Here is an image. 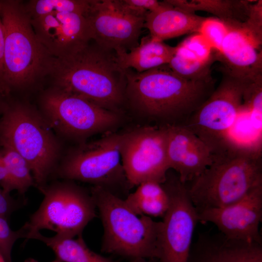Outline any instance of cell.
<instances>
[{"label": "cell", "mask_w": 262, "mask_h": 262, "mask_svg": "<svg viewBox=\"0 0 262 262\" xmlns=\"http://www.w3.org/2000/svg\"><path fill=\"white\" fill-rule=\"evenodd\" d=\"M125 98L144 115L182 125L204 103L215 89L212 75L186 79L168 64L142 72L126 70Z\"/></svg>", "instance_id": "cell-1"}, {"label": "cell", "mask_w": 262, "mask_h": 262, "mask_svg": "<svg viewBox=\"0 0 262 262\" xmlns=\"http://www.w3.org/2000/svg\"><path fill=\"white\" fill-rule=\"evenodd\" d=\"M0 1L4 30L3 81L11 91L46 75L51 56L38 40L25 6L17 0Z\"/></svg>", "instance_id": "cell-6"}, {"label": "cell", "mask_w": 262, "mask_h": 262, "mask_svg": "<svg viewBox=\"0 0 262 262\" xmlns=\"http://www.w3.org/2000/svg\"><path fill=\"white\" fill-rule=\"evenodd\" d=\"M25 199H15L0 188V216L9 219L11 214L25 205Z\"/></svg>", "instance_id": "cell-29"}, {"label": "cell", "mask_w": 262, "mask_h": 262, "mask_svg": "<svg viewBox=\"0 0 262 262\" xmlns=\"http://www.w3.org/2000/svg\"><path fill=\"white\" fill-rule=\"evenodd\" d=\"M120 150L130 189L146 181L164 182L170 170L166 125L139 127L121 133Z\"/></svg>", "instance_id": "cell-11"}, {"label": "cell", "mask_w": 262, "mask_h": 262, "mask_svg": "<svg viewBox=\"0 0 262 262\" xmlns=\"http://www.w3.org/2000/svg\"><path fill=\"white\" fill-rule=\"evenodd\" d=\"M229 31L217 59L224 67L242 78L262 76L261 41L242 27H228Z\"/></svg>", "instance_id": "cell-17"}, {"label": "cell", "mask_w": 262, "mask_h": 262, "mask_svg": "<svg viewBox=\"0 0 262 262\" xmlns=\"http://www.w3.org/2000/svg\"><path fill=\"white\" fill-rule=\"evenodd\" d=\"M30 19L38 40L51 57L64 56L92 40L82 15L53 12Z\"/></svg>", "instance_id": "cell-15"}, {"label": "cell", "mask_w": 262, "mask_h": 262, "mask_svg": "<svg viewBox=\"0 0 262 262\" xmlns=\"http://www.w3.org/2000/svg\"><path fill=\"white\" fill-rule=\"evenodd\" d=\"M11 91L4 82L0 80V117L3 110L9 100Z\"/></svg>", "instance_id": "cell-32"}, {"label": "cell", "mask_w": 262, "mask_h": 262, "mask_svg": "<svg viewBox=\"0 0 262 262\" xmlns=\"http://www.w3.org/2000/svg\"><path fill=\"white\" fill-rule=\"evenodd\" d=\"M165 5L157 11L149 12L145 16L144 28L155 40L178 37L189 33H197L205 17L194 13L175 7L166 0Z\"/></svg>", "instance_id": "cell-19"}, {"label": "cell", "mask_w": 262, "mask_h": 262, "mask_svg": "<svg viewBox=\"0 0 262 262\" xmlns=\"http://www.w3.org/2000/svg\"><path fill=\"white\" fill-rule=\"evenodd\" d=\"M90 193L103 227V252L130 261L159 259L162 221L137 214L124 199L101 187L93 186Z\"/></svg>", "instance_id": "cell-4"}, {"label": "cell", "mask_w": 262, "mask_h": 262, "mask_svg": "<svg viewBox=\"0 0 262 262\" xmlns=\"http://www.w3.org/2000/svg\"><path fill=\"white\" fill-rule=\"evenodd\" d=\"M162 185L169 204L162 221L159 260L161 262H187L199 222L198 213L185 184L177 174L169 170Z\"/></svg>", "instance_id": "cell-12"}, {"label": "cell", "mask_w": 262, "mask_h": 262, "mask_svg": "<svg viewBox=\"0 0 262 262\" xmlns=\"http://www.w3.org/2000/svg\"><path fill=\"white\" fill-rule=\"evenodd\" d=\"M91 41L64 56L51 57L47 74L54 87L119 113L126 101V70L115 51Z\"/></svg>", "instance_id": "cell-2"}, {"label": "cell", "mask_w": 262, "mask_h": 262, "mask_svg": "<svg viewBox=\"0 0 262 262\" xmlns=\"http://www.w3.org/2000/svg\"><path fill=\"white\" fill-rule=\"evenodd\" d=\"M121 133L108 131L98 139L78 143L62 156L53 176L89 183L115 195L119 187L130 189L121 162Z\"/></svg>", "instance_id": "cell-7"}, {"label": "cell", "mask_w": 262, "mask_h": 262, "mask_svg": "<svg viewBox=\"0 0 262 262\" xmlns=\"http://www.w3.org/2000/svg\"><path fill=\"white\" fill-rule=\"evenodd\" d=\"M213 155L212 164L187 188L197 213L233 203L262 182L261 152L239 148Z\"/></svg>", "instance_id": "cell-5"}, {"label": "cell", "mask_w": 262, "mask_h": 262, "mask_svg": "<svg viewBox=\"0 0 262 262\" xmlns=\"http://www.w3.org/2000/svg\"><path fill=\"white\" fill-rule=\"evenodd\" d=\"M9 146L27 162L39 190L48 184L63 156L61 139L40 111L9 99L0 117V147Z\"/></svg>", "instance_id": "cell-3"}, {"label": "cell", "mask_w": 262, "mask_h": 262, "mask_svg": "<svg viewBox=\"0 0 262 262\" xmlns=\"http://www.w3.org/2000/svg\"><path fill=\"white\" fill-rule=\"evenodd\" d=\"M0 186L3 191L10 194L13 190H16L15 185L10 174L5 165L0 149Z\"/></svg>", "instance_id": "cell-30"}, {"label": "cell", "mask_w": 262, "mask_h": 262, "mask_svg": "<svg viewBox=\"0 0 262 262\" xmlns=\"http://www.w3.org/2000/svg\"><path fill=\"white\" fill-rule=\"evenodd\" d=\"M84 16L92 40L99 46L118 54L138 45L145 16L129 8L123 0H91Z\"/></svg>", "instance_id": "cell-13"}, {"label": "cell", "mask_w": 262, "mask_h": 262, "mask_svg": "<svg viewBox=\"0 0 262 262\" xmlns=\"http://www.w3.org/2000/svg\"><path fill=\"white\" fill-rule=\"evenodd\" d=\"M44 195L38 210L24 225L30 236L43 229L56 235L73 238L96 216L94 200L89 192L72 180L55 181L39 189Z\"/></svg>", "instance_id": "cell-8"}, {"label": "cell", "mask_w": 262, "mask_h": 262, "mask_svg": "<svg viewBox=\"0 0 262 262\" xmlns=\"http://www.w3.org/2000/svg\"><path fill=\"white\" fill-rule=\"evenodd\" d=\"M28 232L23 225L17 230H13L10 227L9 218L0 216V254L6 262H12L11 253L16 241L20 238L27 239Z\"/></svg>", "instance_id": "cell-27"}, {"label": "cell", "mask_w": 262, "mask_h": 262, "mask_svg": "<svg viewBox=\"0 0 262 262\" xmlns=\"http://www.w3.org/2000/svg\"><path fill=\"white\" fill-rule=\"evenodd\" d=\"M30 239L44 243L54 251L56 258L62 262H114L111 258L91 250L85 244L82 235L75 239L56 235L48 237L37 232L31 235Z\"/></svg>", "instance_id": "cell-21"}, {"label": "cell", "mask_w": 262, "mask_h": 262, "mask_svg": "<svg viewBox=\"0 0 262 262\" xmlns=\"http://www.w3.org/2000/svg\"><path fill=\"white\" fill-rule=\"evenodd\" d=\"M262 244L229 239L219 231L199 234L187 262H250Z\"/></svg>", "instance_id": "cell-18"}, {"label": "cell", "mask_w": 262, "mask_h": 262, "mask_svg": "<svg viewBox=\"0 0 262 262\" xmlns=\"http://www.w3.org/2000/svg\"><path fill=\"white\" fill-rule=\"evenodd\" d=\"M91 0H35L30 1L26 10L31 18L53 12L78 13L84 16Z\"/></svg>", "instance_id": "cell-23"}, {"label": "cell", "mask_w": 262, "mask_h": 262, "mask_svg": "<svg viewBox=\"0 0 262 262\" xmlns=\"http://www.w3.org/2000/svg\"><path fill=\"white\" fill-rule=\"evenodd\" d=\"M250 262H262V245L257 248Z\"/></svg>", "instance_id": "cell-33"}, {"label": "cell", "mask_w": 262, "mask_h": 262, "mask_svg": "<svg viewBox=\"0 0 262 262\" xmlns=\"http://www.w3.org/2000/svg\"><path fill=\"white\" fill-rule=\"evenodd\" d=\"M229 31L227 25L220 19L208 17L202 21L197 33L207 41L218 55L221 52L222 43Z\"/></svg>", "instance_id": "cell-26"}, {"label": "cell", "mask_w": 262, "mask_h": 262, "mask_svg": "<svg viewBox=\"0 0 262 262\" xmlns=\"http://www.w3.org/2000/svg\"><path fill=\"white\" fill-rule=\"evenodd\" d=\"M0 262H6L3 257L0 254Z\"/></svg>", "instance_id": "cell-36"}, {"label": "cell", "mask_w": 262, "mask_h": 262, "mask_svg": "<svg viewBox=\"0 0 262 262\" xmlns=\"http://www.w3.org/2000/svg\"><path fill=\"white\" fill-rule=\"evenodd\" d=\"M24 262H38L36 260L32 258H29L27 259H26ZM51 262H62L58 259L56 258L54 260Z\"/></svg>", "instance_id": "cell-35"}, {"label": "cell", "mask_w": 262, "mask_h": 262, "mask_svg": "<svg viewBox=\"0 0 262 262\" xmlns=\"http://www.w3.org/2000/svg\"><path fill=\"white\" fill-rule=\"evenodd\" d=\"M222 68V78L218 87L182 124L200 138L213 154L228 149L229 131L242 109L244 92L252 80Z\"/></svg>", "instance_id": "cell-9"}, {"label": "cell", "mask_w": 262, "mask_h": 262, "mask_svg": "<svg viewBox=\"0 0 262 262\" xmlns=\"http://www.w3.org/2000/svg\"><path fill=\"white\" fill-rule=\"evenodd\" d=\"M3 161L15 185L16 190L24 195L28 190L35 186L30 166L26 160L13 148L0 147Z\"/></svg>", "instance_id": "cell-22"}, {"label": "cell", "mask_w": 262, "mask_h": 262, "mask_svg": "<svg viewBox=\"0 0 262 262\" xmlns=\"http://www.w3.org/2000/svg\"><path fill=\"white\" fill-rule=\"evenodd\" d=\"M4 48V30L1 16V1L0 0V80L3 81V62Z\"/></svg>", "instance_id": "cell-31"}, {"label": "cell", "mask_w": 262, "mask_h": 262, "mask_svg": "<svg viewBox=\"0 0 262 262\" xmlns=\"http://www.w3.org/2000/svg\"><path fill=\"white\" fill-rule=\"evenodd\" d=\"M176 49V47L153 40L149 35L142 38L138 45L129 51L116 54L122 69L133 68L140 73L168 64Z\"/></svg>", "instance_id": "cell-20"}, {"label": "cell", "mask_w": 262, "mask_h": 262, "mask_svg": "<svg viewBox=\"0 0 262 262\" xmlns=\"http://www.w3.org/2000/svg\"><path fill=\"white\" fill-rule=\"evenodd\" d=\"M197 213L199 221L213 224L229 239L262 244L259 229L262 219V182L233 203Z\"/></svg>", "instance_id": "cell-14"}, {"label": "cell", "mask_w": 262, "mask_h": 262, "mask_svg": "<svg viewBox=\"0 0 262 262\" xmlns=\"http://www.w3.org/2000/svg\"><path fill=\"white\" fill-rule=\"evenodd\" d=\"M213 63H204L176 53L168 66L179 76L186 79H198L211 75L210 68Z\"/></svg>", "instance_id": "cell-24"}, {"label": "cell", "mask_w": 262, "mask_h": 262, "mask_svg": "<svg viewBox=\"0 0 262 262\" xmlns=\"http://www.w3.org/2000/svg\"><path fill=\"white\" fill-rule=\"evenodd\" d=\"M178 45L182 54L200 62L213 63L217 59L216 54H213V50L209 43L198 33L186 38Z\"/></svg>", "instance_id": "cell-25"}, {"label": "cell", "mask_w": 262, "mask_h": 262, "mask_svg": "<svg viewBox=\"0 0 262 262\" xmlns=\"http://www.w3.org/2000/svg\"><path fill=\"white\" fill-rule=\"evenodd\" d=\"M41 103L40 111L55 134L77 144L107 131L120 121L119 113L54 87L43 94Z\"/></svg>", "instance_id": "cell-10"}, {"label": "cell", "mask_w": 262, "mask_h": 262, "mask_svg": "<svg viewBox=\"0 0 262 262\" xmlns=\"http://www.w3.org/2000/svg\"><path fill=\"white\" fill-rule=\"evenodd\" d=\"M169 168L185 184L210 166L213 155L208 147L183 125H166Z\"/></svg>", "instance_id": "cell-16"}, {"label": "cell", "mask_w": 262, "mask_h": 262, "mask_svg": "<svg viewBox=\"0 0 262 262\" xmlns=\"http://www.w3.org/2000/svg\"><path fill=\"white\" fill-rule=\"evenodd\" d=\"M130 262H161V261L157 258H140L131 260Z\"/></svg>", "instance_id": "cell-34"}, {"label": "cell", "mask_w": 262, "mask_h": 262, "mask_svg": "<svg viewBox=\"0 0 262 262\" xmlns=\"http://www.w3.org/2000/svg\"><path fill=\"white\" fill-rule=\"evenodd\" d=\"M125 4L131 9L146 16L149 12H154L163 8L164 1L156 0H123Z\"/></svg>", "instance_id": "cell-28"}]
</instances>
